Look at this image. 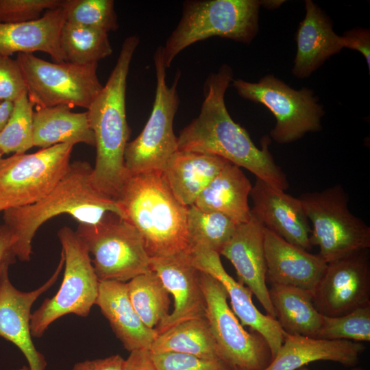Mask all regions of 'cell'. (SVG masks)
<instances>
[{
	"label": "cell",
	"instance_id": "1",
	"mask_svg": "<svg viewBox=\"0 0 370 370\" xmlns=\"http://www.w3.org/2000/svg\"><path fill=\"white\" fill-rule=\"evenodd\" d=\"M231 67L223 64L208 76L200 112L177 137V150L221 157L243 167L271 186L285 191L288 182L269 152L270 139L264 136L258 149L245 128L233 121L225 94L233 80Z\"/></svg>",
	"mask_w": 370,
	"mask_h": 370
},
{
	"label": "cell",
	"instance_id": "2",
	"mask_svg": "<svg viewBox=\"0 0 370 370\" xmlns=\"http://www.w3.org/2000/svg\"><path fill=\"white\" fill-rule=\"evenodd\" d=\"M139 42L137 35L124 40L106 84L86 111L96 148L90 180L100 193L116 201L128 177L124 164L125 149L130 135L125 93L130 66Z\"/></svg>",
	"mask_w": 370,
	"mask_h": 370
},
{
	"label": "cell",
	"instance_id": "3",
	"mask_svg": "<svg viewBox=\"0 0 370 370\" xmlns=\"http://www.w3.org/2000/svg\"><path fill=\"white\" fill-rule=\"evenodd\" d=\"M92 167L86 161L71 162L61 180L37 202L3 211L4 223L12 232V250L17 258H31L33 238L45 222L56 216L67 214L79 223L95 224L108 212L123 218L117 202L100 193L92 185Z\"/></svg>",
	"mask_w": 370,
	"mask_h": 370
},
{
	"label": "cell",
	"instance_id": "4",
	"mask_svg": "<svg viewBox=\"0 0 370 370\" xmlns=\"http://www.w3.org/2000/svg\"><path fill=\"white\" fill-rule=\"evenodd\" d=\"M116 202L123 219L143 236L151 258L190 253L188 208L174 197L162 171L128 175Z\"/></svg>",
	"mask_w": 370,
	"mask_h": 370
},
{
	"label": "cell",
	"instance_id": "5",
	"mask_svg": "<svg viewBox=\"0 0 370 370\" xmlns=\"http://www.w3.org/2000/svg\"><path fill=\"white\" fill-rule=\"evenodd\" d=\"M260 7L258 0L184 1L180 21L162 47L164 66L188 46L210 37L251 43L258 32Z\"/></svg>",
	"mask_w": 370,
	"mask_h": 370
},
{
	"label": "cell",
	"instance_id": "6",
	"mask_svg": "<svg viewBox=\"0 0 370 370\" xmlns=\"http://www.w3.org/2000/svg\"><path fill=\"white\" fill-rule=\"evenodd\" d=\"M312 223V247L328 264L370 247V227L348 208L349 197L340 184L298 197Z\"/></svg>",
	"mask_w": 370,
	"mask_h": 370
},
{
	"label": "cell",
	"instance_id": "7",
	"mask_svg": "<svg viewBox=\"0 0 370 370\" xmlns=\"http://www.w3.org/2000/svg\"><path fill=\"white\" fill-rule=\"evenodd\" d=\"M75 233L92 256L99 282H125L151 271L143 236L116 214L108 212L95 224L79 223Z\"/></svg>",
	"mask_w": 370,
	"mask_h": 370
},
{
	"label": "cell",
	"instance_id": "8",
	"mask_svg": "<svg viewBox=\"0 0 370 370\" xmlns=\"http://www.w3.org/2000/svg\"><path fill=\"white\" fill-rule=\"evenodd\" d=\"M58 237L64 256V277L56 294L32 313L30 331L36 338L62 316L74 314L86 317L98 295L99 281L84 243L66 226L58 231Z\"/></svg>",
	"mask_w": 370,
	"mask_h": 370
},
{
	"label": "cell",
	"instance_id": "9",
	"mask_svg": "<svg viewBox=\"0 0 370 370\" xmlns=\"http://www.w3.org/2000/svg\"><path fill=\"white\" fill-rule=\"evenodd\" d=\"M156 88L150 116L140 134L126 145L124 164L128 175L160 171L177 150V139L173 132V121L180 100L177 86L180 72L176 73L171 86L166 83L162 46L153 56Z\"/></svg>",
	"mask_w": 370,
	"mask_h": 370
},
{
	"label": "cell",
	"instance_id": "10",
	"mask_svg": "<svg viewBox=\"0 0 370 370\" xmlns=\"http://www.w3.org/2000/svg\"><path fill=\"white\" fill-rule=\"evenodd\" d=\"M29 99L36 108L69 106L88 109L103 88L98 64L50 62L34 53H18Z\"/></svg>",
	"mask_w": 370,
	"mask_h": 370
},
{
	"label": "cell",
	"instance_id": "11",
	"mask_svg": "<svg viewBox=\"0 0 370 370\" xmlns=\"http://www.w3.org/2000/svg\"><path fill=\"white\" fill-rule=\"evenodd\" d=\"M232 85L241 97L260 103L272 112L276 124L270 136L278 143H290L321 129L325 112L311 89L295 90L271 74L258 82L233 79Z\"/></svg>",
	"mask_w": 370,
	"mask_h": 370
},
{
	"label": "cell",
	"instance_id": "12",
	"mask_svg": "<svg viewBox=\"0 0 370 370\" xmlns=\"http://www.w3.org/2000/svg\"><path fill=\"white\" fill-rule=\"evenodd\" d=\"M74 145L58 144L0 160V212L34 204L58 184Z\"/></svg>",
	"mask_w": 370,
	"mask_h": 370
},
{
	"label": "cell",
	"instance_id": "13",
	"mask_svg": "<svg viewBox=\"0 0 370 370\" xmlns=\"http://www.w3.org/2000/svg\"><path fill=\"white\" fill-rule=\"evenodd\" d=\"M199 271L206 317L220 359L232 369L265 370L272 361L267 341L258 332L244 329L228 305V296L221 283Z\"/></svg>",
	"mask_w": 370,
	"mask_h": 370
},
{
	"label": "cell",
	"instance_id": "14",
	"mask_svg": "<svg viewBox=\"0 0 370 370\" xmlns=\"http://www.w3.org/2000/svg\"><path fill=\"white\" fill-rule=\"evenodd\" d=\"M370 256L368 249L329 262L312 293L322 315L336 317L370 304Z\"/></svg>",
	"mask_w": 370,
	"mask_h": 370
},
{
	"label": "cell",
	"instance_id": "15",
	"mask_svg": "<svg viewBox=\"0 0 370 370\" xmlns=\"http://www.w3.org/2000/svg\"><path fill=\"white\" fill-rule=\"evenodd\" d=\"M64 266L59 264L50 278L32 291H21L10 282L8 273L0 284V336L15 345L25 357L29 370H45L47 361L37 350L30 331L31 309L36 299L56 282Z\"/></svg>",
	"mask_w": 370,
	"mask_h": 370
},
{
	"label": "cell",
	"instance_id": "16",
	"mask_svg": "<svg viewBox=\"0 0 370 370\" xmlns=\"http://www.w3.org/2000/svg\"><path fill=\"white\" fill-rule=\"evenodd\" d=\"M190 256L195 268L221 283L230 298L231 309L241 325L249 326L263 336L270 348L273 360L284 341V331L278 320L257 309L251 299V291L227 273L217 252L196 247L191 249Z\"/></svg>",
	"mask_w": 370,
	"mask_h": 370
},
{
	"label": "cell",
	"instance_id": "17",
	"mask_svg": "<svg viewBox=\"0 0 370 370\" xmlns=\"http://www.w3.org/2000/svg\"><path fill=\"white\" fill-rule=\"evenodd\" d=\"M151 270L174 299L173 310L155 328L158 335L182 322L206 317L200 271L192 264L190 254L151 258Z\"/></svg>",
	"mask_w": 370,
	"mask_h": 370
},
{
	"label": "cell",
	"instance_id": "18",
	"mask_svg": "<svg viewBox=\"0 0 370 370\" xmlns=\"http://www.w3.org/2000/svg\"><path fill=\"white\" fill-rule=\"evenodd\" d=\"M251 215L265 228L304 250L312 249L311 228L298 199L256 178L249 194Z\"/></svg>",
	"mask_w": 370,
	"mask_h": 370
},
{
	"label": "cell",
	"instance_id": "19",
	"mask_svg": "<svg viewBox=\"0 0 370 370\" xmlns=\"http://www.w3.org/2000/svg\"><path fill=\"white\" fill-rule=\"evenodd\" d=\"M219 254L231 262L238 282L256 297L267 314L276 319L266 282L264 226L251 215L247 223L237 226Z\"/></svg>",
	"mask_w": 370,
	"mask_h": 370
},
{
	"label": "cell",
	"instance_id": "20",
	"mask_svg": "<svg viewBox=\"0 0 370 370\" xmlns=\"http://www.w3.org/2000/svg\"><path fill=\"white\" fill-rule=\"evenodd\" d=\"M266 280L271 285L314 291L327 263L318 255L293 245L264 227Z\"/></svg>",
	"mask_w": 370,
	"mask_h": 370
},
{
	"label": "cell",
	"instance_id": "21",
	"mask_svg": "<svg viewBox=\"0 0 370 370\" xmlns=\"http://www.w3.org/2000/svg\"><path fill=\"white\" fill-rule=\"evenodd\" d=\"M63 2V1H62ZM49 10L38 19L18 23H0V55L49 54L56 62H66L60 47V34L66 22L62 4Z\"/></svg>",
	"mask_w": 370,
	"mask_h": 370
},
{
	"label": "cell",
	"instance_id": "22",
	"mask_svg": "<svg viewBox=\"0 0 370 370\" xmlns=\"http://www.w3.org/2000/svg\"><path fill=\"white\" fill-rule=\"evenodd\" d=\"M306 15L295 39L297 52L292 69L298 78H306L344 47L342 36L332 29L329 16L313 1H305Z\"/></svg>",
	"mask_w": 370,
	"mask_h": 370
},
{
	"label": "cell",
	"instance_id": "23",
	"mask_svg": "<svg viewBox=\"0 0 370 370\" xmlns=\"http://www.w3.org/2000/svg\"><path fill=\"white\" fill-rule=\"evenodd\" d=\"M365 350V346L358 342L291 335L284 332L283 343L265 370H297L319 360L355 367Z\"/></svg>",
	"mask_w": 370,
	"mask_h": 370
},
{
	"label": "cell",
	"instance_id": "24",
	"mask_svg": "<svg viewBox=\"0 0 370 370\" xmlns=\"http://www.w3.org/2000/svg\"><path fill=\"white\" fill-rule=\"evenodd\" d=\"M116 337L128 352L150 349L158 334L148 328L134 310L129 297L127 283L99 282L95 301Z\"/></svg>",
	"mask_w": 370,
	"mask_h": 370
},
{
	"label": "cell",
	"instance_id": "25",
	"mask_svg": "<svg viewBox=\"0 0 370 370\" xmlns=\"http://www.w3.org/2000/svg\"><path fill=\"white\" fill-rule=\"evenodd\" d=\"M228 162L215 155L177 150L162 173L174 197L188 208Z\"/></svg>",
	"mask_w": 370,
	"mask_h": 370
},
{
	"label": "cell",
	"instance_id": "26",
	"mask_svg": "<svg viewBox=\"0 0 370 370\" xmlns=\"http://www.w3.org/2000/svg\"><path fill=\"white\" fill-rule=\"evenodd\" d=\"M252 185L241 167L228 162L197 198L194 205L225 214L237 225L251 218L248 203Z\"/></svg>",
	"mask_w": 370,
	"mask_h": 370
},
{
	"label": "cell",
	"instance_id": "27",
	"mask_svg": "<svg viewBox=\"0 0 370 370\" xmlns=\"http://www.w3.org/2000/svg\"><path fill=\"white\" fill-rule=\"evenodd\" d=\"M34 146L85 143L95 146L87 112H74L69 106L36 108L34 111Z\"/></svg>",
	"mask_w": 370,
	"mask_h": 370
},
{
	"label": "cell",
	"instance_id": "28",
	"mask_svg": "<svg viewBox=\"0 0 370 370\" xmlns=\"http://www.w3.org/2000/svg\"><path fill=\"white\" fill-rule=\"evenodd\" d=\"M269 294L276 319L286 333L317 338L323 315L315 308L310 292L293 286L273 284Z\"/></svg>",
	"mask_w": 370,
	"mask_h": 370
},
{
	"label": "cell",
	"instance_id": "29",
	"mask_svg": "<svg viewBox=\"0 0 370 370\" xmlns=\"http://www.w3.org/2000/svg\"><path fill=\"white\" fill-rule=\"evenodd\" d=\"M149 351L152 354L177 352L221 360L206 317L182 322L158 334Z\"/></svg>",
	"mask_w": 370,
	"mask_h": 370
},
{
	"label": "cell",
	"instance_id": "30",
	"mask_svg": "<svg viewBox=\"0 0 370 370\" xmlns=\"http://www.w3.org/2000/svg\"><path fill=\"white\" fill-rule=\"evenodd\" d=\"M131 303L140 319L155 329L169 314V293L160 277L151 270L127 283Z\"/></svg>",
	"mask_w": 370,
	"mask_h": 370
},
{
	"label": "cell",
	"instance_id": "31",
	"mask_svg": "<svg viewBox=\"0 0 370 370\" xmlns=\"http://www.w3.org/2000/svg\"><path fill=\"white\" fill-rule=\"evenodd\" d=\"M60 42L66 62L75 64H98L112 53L108 33L68 22L62 29Z\"/></svg>",
	"mask_w": 370,
	"mask_h": 370
},
{
	"label": "cell",
	"instance_id": "32",
	"mask_svg": "<svg viewBox=\"0 0 370 370\" xmlns=\"http://www.w3.org/2000/svg\"><path fill=\"white\" fill-rule=\"evenodd\" d=\"M238 225L220 212L202 210L195 205L188 208L187 230L191 249L200 247L219 254Z\"/></svg>",
	"mask_w": 370,
	"mask_h": 370
},
{
	"label": "cell",
	"instance_id": "33",
	"mask_svg": "<svg viewBox=\"0 0 370 370\" xmlns=\"http://www.w3.org/2000/svg\"><path fill=\"white\" fill-rule=\"evenodd\" d=\"M34 106L27 92L14 101L12 114L0 132V151L3 154L24 153L34 147Z\"/></svg>",
	"mask_w": 370,
	"mask_h": 370
},
{
	"label": "cell",
	"instance_id": "34",
	"mask_svg": "<svg viewBox=\"0 0 370 370\" xmlns=\"http://www.w3.org/2000/svg\"><path fill=\"white\" fill-rule=\"evenodd\" d=\"M66 22L109 33L119 28L112 0H63Z\"/></svg>",
	"mask_w": 370,
	"mask_h": 370
},
{
	"label": "cell",
	"instance_id": "35",
	"mask_svg": "<svg viewBox=\"0 0 370 370\" xmlns=\"http://www.w3.org/2000/svg\"><path fill=\"white\" fill-rule=\"evenodd\" d=\"M317 338L328 340L370 341V304L340 317L323 315Z\"/></svg>",
	"mask_w": 370,
	"mask_h": 370
},
{
	"label": "cell",
	"instance_id": "36",
	"mask_svg": "<svg viewBox=\"0 0 370 370\" xmlns=\"http://www.w3.org/2000/svg\"><path fill=\"white\" fill-rule=\"evenodd\" d=\"M62 0H0V23H18L38 19Z\"/></svg>",
	"mask_w": 370,
	"mask_h": 370
},
{
	"label": "cell",
	"instance_id": "37",
	"mask_svg": "<svg viewBox=\"0 0 370 370\" xmlns=\"http://www.w3.org/2000/svg\"><path fill=\"white\" fill-rule=\"evenodd\" d=\"M156 370H232L221 360H208L193 355L177 353H151Z\"/></svg>",
	"mask_w": 370,
	"mask_h": 370
},
{
	"label": "cell",
	"instance_id": "38",
	"mask_svg": "<svg viewBox=\"0 0 370 370\" xmlns=\"http://www.w3.org/2000/svg\"><path fill=\"white\" fill-rule=\"evenodd\" d=\"M26 92V84L16 60L0 55V101L14 102Z\"/></svg>",
	"mask_w": 370,
	"mask_h": 370
},
{
	"label": "cell",
	"instance_id": "39",
	"mask_svg": "<svg viewBox=\"0 0 370 370\" xmlns=\"http://www.w3.org/2000/svg\"><path fill=\"white\" fill-rule=\"evenodd\" d=\"M344 47L359 51L365 57L370 70V32L367 29L355 27L342 36Z\"/></svg>",
	"mask_w": 370,
	"mask_h": 370
},
{
	"label": "cell",
	"instance_id": "40",
	"mask_svg": "<svg viewBox=\"0 0 370 370\" xmlns=\"http://www.w3.org/2000/svg\"><path fill=\"white\" fill-rule=\"evenodd\" d=\"M14 238L10 230L3 224L0 226V284L7 273L10 264L14 263L16 258L12 246Z\"/></svg>",
	"mask_w": 370,
	"mask_h": 370
},
{
	"label": "cell",
	"instance_id": "41",
	"mask_svg": "<svg viewBox=\"0 0 370 370\" xmlns=\"http://www.w3.org/2000/svg\"><path fill=\"white\" fill-rule=\"evenodd\" d=\"M124 360L120 355L116 354L103 358L78 362L71 370H123Z\"/></svg>",
	"mask_w": 370,
	"mask_h": 370
},
{
	"label": "cell",
	"instance_id": "42",
	"mask_svg": "<svg viewBox=\"0 0 370 370\" xmlns=\"http://www.w3.org/2000/svg\"><path fill=\"white\" fill-rule=\"evenodd\" d=\"M123 370H156L149 349L130 352L127 358L124 360Z\"/></svg>",
	"mask_w": 370,
	"mask_h": 370
},
{
	"label": "cell",
	"instance_id": "43",
	"mask_svg": "<svg viewBox=\"0 0 370 370\" xmlns=\"http://www.w3.org/2000/svg\"><path fill=\"white\" fill-rule=\"evenodd\" d=\"M14 102L0 101V132L8 123L13 110Z\"/></svg>",
	"mask_w": 370,
	"mask_h": 370
},
{
	"label": "cell",
	"instance_id": "44",
	"mask_svg": "<svg viewBox=\"0 0 370 370\" xmlns=\"http://www.w3.org/2000/svg\"><path fill=\"white\" fill-rule=\"evenodd\" d=\"M284 2L281 0H264L261 1V6H264L266 9L273 10L278 8Z\"/></svg>",
	"mask_w": 370,
	"mask_h": 370
},
{
	"label": "cell",
	"instance_id": "45",
	"mask_svg": "<svg viewBox=\"0 0 370 370\" xmlns=\"http://www.w3.org/2000/svg\"><path fill=\"white\" fill-rule=\"evenodd\" d=\"M297 370H308V369L306 367V366H304V367L298 369ZM352 370H364V369H362L360 367H354Z\"/></svg>",
	"mask_w": 370,
	"mask_h": 370
},
{
	"label": "cell",
	"instance_id": "46",
	"mask_svg": "<svg viewBox=\"0 0 370 370\" xmlns=\"http://www.w3.org/2000/svg\"><path fill=\"white\" fill-rule=\"evenodd\" d=\"M13 370H29V368L28 366L23 365V366H22L21 367H20L18 369H13Z\"/></svg>",
	"mask_w": 370,
	"mask_h": 370
},
{
	"label": "cell",
	"instance_id": "47",
	"mask_svg": "<svg viewBox=\"0 0 370 370\" xmlns=\"http://www.w3.org/2000/svg\"><path fill=\"white\" fill-rule=\"evenodd\" d=\"M232 370H248V369H232Z\"/></svg>",
	"mask_w": 370,
	"mask_h": 370
},
{
	"label": "cell",
	"instance_id": "48",
	"mask_svg": "<svg viewBox=\"0 0 370 370\" xmlns=\"http://www.w3.org/2000/svg\"><path fill=\"white\" fill-rule=\"evenodd\" d=\"M3 153L0 151V160L2 158Z\"/></svg>",
	"mask_w": 370,
	"mask_h": 370
}]
</instances>
